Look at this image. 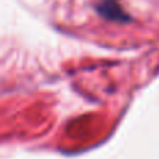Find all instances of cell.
<instances>
[{"label": "cell", "instance_id": "cell-1", "mask_svg": "<svg viewBox=\"0 0 159 159\" xmlns=\"http://www.w3.org/2000/svg\"><path fill=\"white\" fill-rule=\"evenodd\" d=\"M99 14L105 17L107 20H112V21H129V16L121 10V7L115 2V0H102L101 3L96 7Z\"/></svg>", "mask_w": 159, "mask_h": 159}]
</instances>
